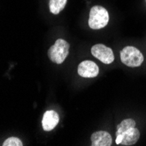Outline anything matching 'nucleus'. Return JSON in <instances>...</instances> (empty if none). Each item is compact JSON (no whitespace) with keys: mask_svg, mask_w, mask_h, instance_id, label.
<instances>
[{"mask_svg":"<svg viewBox=\"0 0 146 146\" xmlns=\"http://www.w3.org/2000/svg\"><path fill=\"white\" fill-rule=\"evenodd\" d=\"M78 74L84 78H95L99 74L98 66L91 60H84L78 66Z\"/></svg>","mask_w":146,"mask_h":146,"instance_id":"5","label":"nucleus"},{"mask_svg":"<svg viewBox=\"0 0 146 146\" xmlns=\"http://www.w3.org/2000/svg\"><path fill=\"white\" fill-rule=\"evenodd\" d=\"M136 127V122L134 119H131V118H128L125 119V120L122 121L121 123H119L116 127V132H115V136L119 135L124 132L125 130L130 129V128H133Z\"/></svg>","mask_w":146,"mask_h":146,"instance_id":"10","label":"nucleus"},{"mask_svg":"<svg viewBox=\"0 0 146 146\" xmlns=\"http://www.w3.org/2000/svg\"><path fill=\"white\" fill-rule=\"evenodd\" d=\"M122 62L129 68H137L143 62V55L135 46H125L120 52Z\"/></svg>","mask_w":146,"mask_h":146,"instance_id":"3","label":"nucleus"},{"mask_svg":"<svg viewBox=\"0 0 146 146\" xmlns=\"http://www.w3.org/2000/svg\"><path fill=\"white\" fill-rule=\"evenodd\" d=\"M110 15L108 11L100 5H95L90 9L88 25L93 30H99L104 28L108 25Z\"/></svg>","mask_w":146,"mask_h":146,"instance_id":"1","label":"nucleus"},{"mask_svg":"<svg viewBox=\"0 0 146 146\" xmlns=\"http://www.w3.org/2000/svg\"><path fill=\"white\" fill-rule=\"evenodd\" d=\"M68 0H50L49 10L52 14L57 15L65 8Z\"/></svg>","mask_w":146,"mask_h":146,"instance_id":"9","label":"nucleus"},{"mask_svg":"<svg viewBox=\"0 0 146 146\" xmlns=\"http://www.w3.org/2000/svg\"><path fill=\"white\" fill-rule=\"evenodd\" d=\"M3 145L4 146H22L23 143L19 138L15 137H11L7 138L4 142Z\"/></svg>","mask_w":146,"mask_h":146,"instance_id":"11","label":"nucleus"},{"mask_svg":"<svg viewBox=\"0 0 146 146\" xmlns=\"http://www.w3.org/2000/svg\"><path fill=\"white\" fill-rule=\"evenodd\" d=\"M69 44L65 39H57L47 52L49 59L56 64L63 63L69 54Z\"/></svg>","mask_w":146,"mask_h":146,"instance_id":"2","label":"nucleus"},{"mask_svg":"<svg viewBox=\"0 0 146 146\" xmlns=\"http://www.w3.org/2000/svg\"><path fill=\"white\" fill-rule=\"evenodd\" d=\"M60 117L56 111L47 110L45 112L42 118V128L46 131H50L54 129L59 123Z\"/></svg>","mask_w":146,"mask_h":146,"instance_id":"7","label":"nucleus"},{"mask_svg":"<svg viewBox=\"0 0 146 146\" xmlns=\"http://www.w3.org/2000/svg\"><path fill=\"white\" fill-rule=\"evenodd\" d=\"M91 54L104 64H111L115 60L113 50L103 44H96L93 46L91 48Z\"/></svg>","mask_w":146,"mask_h":146,"instance_id":"4","label":"nucleus"},{"mask_svg":"<svg viewBox=\"0 0 146 146\" xmlns=\"http://www.w3.org/2000/svg\"><path fill=\"white\" fill-rule=\"evenodd\" d=\"M90 138L92 146H111L112 144L111 135L104 130L94 132Z\"/></svg>","mask_w":146,"mask_h":146,"instance_id":"6","label":"nucleus"},{"mask_svg":"<svg viewBox=\"0 0 146 146\" xmlns=\"http://www.w3.org/2000/svg\"><path fill=\"white\" fill-rule=\"evenodd\" d=\"M123 136V140L121 142L122 145H133L135 144L140 137V132L139 129H137L136 127L130 128L127 130H125L123 133H121Z\"/></svg>","mask_w":146,"mask_h":146,"instance_id":"8","label":"nucleus"}]
</instances>
